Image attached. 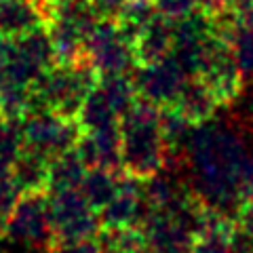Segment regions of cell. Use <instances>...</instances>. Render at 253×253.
Masks as SVG:
<instances>
[{"instance_id":"cell-29","label":"cell","mask_w":253,"mask_h":253,"mask_svg":"<svg viewBox=\"0 0 253 253\" xmlns=\"http://www.w3.org/2000/svg\"><path fill=\"white\" fill-rule=\"evenodd\" d=\"M236 226L253 241V203H245L239 215H236Z\"/></svg>"},{"instance_id":"cell-6","label":"cell","mask_w":253,"mask_h":253,"mask_svg":"<svg viewBox=\"0 0 253 253\" xmlns=\"http://www.w3.org/2000/svg\"><path fill=\"white\" fill-rule=\"evenodd\" d=\"M84 59L101 76L129 74L135 63L133 44L121 34L112 17H101L93 26L84 42Z\"/></svg>"},{"instance_id":"cell-24","label":"cell","mask_w":253,"mask_h":253,"mask_svg":"<svg viewBox=\"0 0 253 253\" xmlns=\"http://www.w3.org/2000/svg\"><path fill=\"white\" fill-rule=\"evenodd\" d=\"M232 49L239 61L245 83L253 81V28H241L232 41Z\"/></svg>"},{"instance_id":"cell-30","label":"cell","mask_w":253,"mask_h":253,"mask_svg":"<svg viewBox=\"0 0 253 253\" xmlns=\"http://www.w3.org/2000/svg\"><path fill=\"white\" fill-rule=\"evenodd\" d=\"M95 11L99 13V17H116L118 9L125 4V0H91Z\"/></svg>"},{"instance_id":"cell-18","label":"cell","mask_w":253,"mask_h":253,"mask_svg":"<svg viewBox=\"0 0 253 253\" xmlns=\"http://www.w3.org/2000/svg\"><path fill=\"white\" fill-rule=\"evenodd\" d=\"M121 175H123V171L118 173V171H108V169H89L83 184L78 186V190H81V194L95 211H101L118 192Z\"/></svg>"},{"instance_id":"cell-17","label":"cell","mask_w":253,"mask_h":253,"mask_svg":"<svg viewBox=\"0 0 253 253\" xmlns=\"http://www.w3.org/2000/svg\"><path fill=\"white\" fill-rule=\"evenodd\" d=\"M89 167L84 165L76 150H68L51 158L49 163V192L76 190L83 184Z\"/></svg>"},{"instance_id":"cell-25","label":"cell","mask_w":253,"mask_h":253,"mask_svg":"<svg viewBox=\"0 0 253 253\" xmlns=\"http://www.w3.org/2000/svg\"><path fill=\"white\" fill-rule=\"evenodd\" d=\"M205 0H154L156 11L169 19H181L186 15L201 11Z\"/></svg>"},{"instance_id":"cell-14","label":"cell","mask_w":253,"mask_h":253,"mask_svg":"<svg viewBox=\"0 0 253 253\" xmlns=\"http://www.w3.org/2000/svg\"><path fill=\"white\" fill-rule=\"evenodd\" d=\"M173 106H175L190 123L199 126L205 123H211L221 104L215 97V93L211 91V86L205 83L203 78L194 76V78H188L186 81L184 89H181L179 97Z\"/></svg>"},{"instance_id":"cell-1","label":"cell","mask_w":253,"mask_h":253,"mask_svg":"<svg viewBox=\"0 0 253 253\" xmlns=\"http://www.w3.org/2000/svg\"><path fill=\"white\" fill-rule=\"evenodd\" d=\"M245 129L205 123L192 133L186 150V169L192 190L201 199L236 219L245 199L241 194V169L251 150Z\"/></svg>"},{"instance_id":"cell-33","label":"cell","mask_w":253,"mask_h":253,"mask_svg":"<svg viewBox=\"0 0 253 253\" xmlns=\"http://www.w3.org/2000/svg\"><path fill=\"white\" fill-rule=\"evenodd\" d=\"M144 253H152V251H148V249H146V251H144Z\"/></svg>"},{"instance_id":"cell-28","label":"cell","mask_w":253,"mask_h":253,"mask_svg":"<svg viewBox=\"0 0 253 253\" xmlns=\"http://www.w3.org/2000/svg\"><path fill=\"white\" fill-rule=\"evenodd\" d=\"M241 194L245 203H253V154L247 156L243 169H241Z\"/></svg>"},{"instance_id":"cell-16","label":"cell","mask_w":253,"mask_h":253,"mask_svg":"<svg viewBox=\"0 0 253 253\" xmlns=\"http://www.w3.org/2000/svg\"><path fill=\"white\" fill-rule=\"evenodd\" d=\"M44 26L36 0H0V32L9 38L23 36Z\"/></svg>"},{"instance_id":"cell-22","label":"cell","mask_w":253,"mask_h":253,"mask_svg":"<svg viewBox=\"0 0 253 253\" xmlns=\"http://www.w3.org/2000/svg\"><path fill=\"white\" fill-rule=\"evenodd\" d=\"M99 89L104 91L108 101L112 104L118 116H123L126 110L137 101V91L129 74H116V76H101L99 78Z\"/></svg>"},{"instance_id":"cell-27","label":"cell","mask_w":253,"mask_h":253,"mask_svg":"<svg viewBox=\"0 0 253 253\" xmlns=\"http://www.w3.org/2000/svg\"><path fill=\"white\" fill-rule=\"evenodd\" d=\"M49 253H101L97 239H83V241H61L55 243Z\"/></svg>"},{"instance_id":"cell-19","label":"cell","mask_w":253,"mask_h":253,"mask_svg":"<svg viewBox=\"0 0 253 253\" xmlns=\"http://www.w3.org/2000/svg\"><path fill=\"white\" fill-rule=\"evenodd\" d=\"M76 121L81 123L83 131H97V129H104V126L118 125L121 116L116 114V110L112 108V104L108 101L104 91L97 84L83 101V108L78 112Z\"/></svg>"},{"instance_id":"cell-4","label":"cell","mask_w":253,"mask_h":253,"mask_svg":"<svg viewBox=\"0 0 253 253\" xmlns=\"http://www.w3.org/2000/svg\"><path fill=\"white\" fill-rule=\"evenodd\" d=\"M4 239L32 251H51L55 247V230L49 211V190L23 192L15 203L4 228Z\"/></svg>"},{"instance_id":"cell-15","label":"cell","mask_w":253,"mask_h":253,"mask_svg":"<svg viewBox=\"0 0 253 253\" xmlns=\"http://www.w3.org/2000/svg\"><path fill=\"white\" fill-rule=\"evenodd\" d=\"M49 163L51 158L46 154L32 150L28 146L21 148L19 156L15 158L11 167V177L21 190V194L49 190Z\"/></svg>"},{"instance_id":"cell-10","label":"cell","mask_w":253,"mask_h":253,"mask_svg":"<svg viewBox=\"0 0 253 253\" xmlns=\"http://www.w3.org/2000/svg\"><path fill=\"white\" fill-rule=\"evenodd\" d=\"M139 226L152 253H190L196 239L181 221L161 211H148Z\"/></svg>"},{"instance_id":"cell-9","label":"cell","mask_w":253,"mask_h":253,"mask_svg":"<svg viewBox=\"0 0 253 253\" xmlns=\"http://www.w3.org/2000/svg\"><path fill=\"white\" fill-rule=\"evenodd\" d=\"M137 97L148 99L156 106H173L188 81L186 72L173 57H167L150 66H135L131 74Z\"/></svg>"},{"instance_id":"cell-7","label":"cell","mask_w":253,"mask_h":253,"mask_svg":"<svg viewBox=\"0 0 253 253\" xmlns=\"http://www.w3.org/2000/svg\"><path fill=\"white\" fill-rule=\"evenodd\" d=\"M51 224L55 230V239L61 241H83L95 239L101 232V217L95 211L81 190H59L49 196Z\"/></svg>"},{"instance_id":"cell-5","label":"cell","mask_w":253,"mask_h":253,"mask_svg":"<svg viewBox=\"0 0 253 253\" xmlns=\"http://www.w3.org/2000/svg\"><path fill=\"white\" fill-rule=\"evenodd\" d=\"M83 133L76 118H66L53 110H34L21 121L23 146L38 150L49 158L74 150Z\"/></svg>"},{"instance_id":"cell-31","label":"cell","mask_w":253,"mask_h":253,"mask_svg":"<svg viewBox=\"0 0 253 253\" xmlns=\"http://www.w3.org/2000/svg\"><path fill=\"white\" fill-rule=\"evenodd\" d=\"M236 17H239L241 26L245 28H253V0H241L234 4Z\"/></svg>"},{"instance_id":"cell-2","label":"cell","mask_w":253,"mask_h":253,"mask_svg":"<svg viewBox=\"0 0 253 253\" xmlns=\"http://www.w3.org/2000/svg\"><path fill=\"white\" fill-rule=\"evenodd\" d=\"M161 106L137 97L121 116V141H123V173L133 179L146 181L158 175L167 167V144L161 135Z\"/></svg>"},{"instance_id":"cell-21","label":"cell","mask_w":253,"mask_h":253,"mask_svg":"<svg viewBox=\"0 0 253 253\" xmlns=\"http://www.w3.org/2000/svg\"><path fill=\"white\" fill-rule=\"evenodd\" d=\"M97 243L101 253H144L148 249L141 226L101 228Z\"/></svg>"},{"instance_id":"cell-11","label":"cell","mask_w":253,"mask_h":253,"mask_svg":"<svg viewBox=\"0 0 253 253\" xmlns=\"http://www.w3.org/2000/svg\"><path fill=\"white\" fill-rule=\"evenodd\" d=\"M76 152L81 154L89 169H108L121 171L123 169V141H121V126H104L97 131H84L76 144Z\"/></svg>"},{"instance_id":"cell-32","label":"cell","mask_w":253,"mask_h":253,"mask_svg":"<svg viewBox=\"0 0 253 253\" xmlns=\"http://www.w3.org/2000/svg\"><path fill=\"white\" fill-rule=\"evenodd\" d=\"M11 41H13V38H9L6 34H2V32H0V68L4 66L6 57H9V51H11Z\"/></svg>"},{"instance_id":"cell-12","label":"cell","mask_w":253,"mask_h":253,"mask_svg":"<svg viewBox=\"0 0 253 253\" xmlns=\"http://www.w3.org/2000/svg\"><path fill=\"white\" fill-rule=\"evenodd\" d=\"M148 213L144 190L139 186V179L129 175H121V186L114 199L99 211L101 226L104 228H123V226H139Z\"/></svg>"},{"instance_id":"cell-23","label":"cell","mask_w":253,"mask_h":253,"mask_svg":"<svg viewBox=\"0 0 253 253\" xmlns=\"http://www.w3.org/2000/svg\"><path fill=\"white\" fill-rule=\"evenodd\" d=\"M23 148V135L19 123H2L0 125V175L11 173L15 158Z\"/></svg>"},{"instance_id":"cell-8","label":"cell","mask_w":253,"mask_h":253,"mask_svg":"<svg viewBox=\"0 0 253 253\" xmlns=\"http://www.w3.org/2000/svg\"><path fill=\"white\" fill-rule=\"evenodd\" d=\"M199 78L211 86L221 106L234 104L241 97L245 78L236 61L232 44L219 41L215 36H209L203 46V61Z\"/></svg>"},{"instance_id":"cell-26","label":"cell","mask_w":253,"mask_h":253,"mask_svg":"<svg viewBox=\"0 0 253 253\" xmlns=\"http://www.w3.org/2000/svg\"><path fill=\"white\" fill-rule=\"evenodd\" d=\"M232 234H199L190 253H232Z\"/></svg>"},{"instance_id":"cell-13","label":"cell","mask_w":253,"mask_h":253,"mask_svg":"<svg viewBox=\"0 0 253 253\" xmlns=\"http://www.w3.org/2000/svg\"><path fill=\"white\" fill-rule=\"evenodd\" d=\"M173 53V19L158 13L133 41L137 66H150L171 57Z\"/></svg>"},{"instance_id":"cell-3","label":"cell","mask_w":253,"mask_h":253,"mask_svg":"<svg viewBox=\"0 0 253 253\" xmlns=\"http://www.w3.org/2000/svg\"><path fill=\"white\" fill-rule=\"evenodd\" d=\"M97 83L99 74L86 59L72 66L55 63L32 84L34 110H53L66 118H76L83 108V101L97 86Z\"/></svg>"},{"instance_id":"cell-20","label":"cell","mask_w":253,"mask_h":253,"mask_svg":"<svg viewBox=\"0 0 253 253\" xmlns=\"http://www.w3.org/2000/svg\"><path fill=\"white\" fill-rule=\"evenodd\" d=\"M158 15L154 0H125V4L116 13V26L121 34L133 44L137 34Z\"/></svg>"}]
</instances>
